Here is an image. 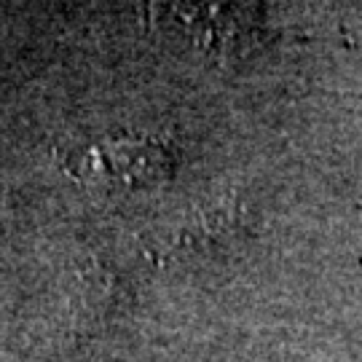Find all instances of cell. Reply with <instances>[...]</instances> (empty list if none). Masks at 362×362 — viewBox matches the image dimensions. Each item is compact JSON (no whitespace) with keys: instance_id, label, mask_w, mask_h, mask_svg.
I'll list each match as a JSON object with an SVG mask.
<instances>
[{"instance_id":"6da1fadb","label":"cell","mask_w":362,"mask_h":362,"mask_svg":"<svg viewBox=\"0 0 362 362\" xmlns=\"http://www.w3.org/2000/svg\"><path fill=\"white\" fill-rule=\"evenodd\" d=\"M148 25L209 57L247 52L260 33V0H148Z\"/></svg>"},{"instance_id":"7a4b0ae2","label":"cell","mask_w":362,"mask_h":362,"mask_svg":"<svg viewBox=\"0 0 362 362\" xmlns=\"http://www.w3.org/2000/svg\"><path fill=\"white\" fill-rule=\"evenodd\" d=\"M89 161L94 172H107L127 185L164 177L169 169L167 148L151 140H116L100 145L89 153Z\"/></svg>"}]
</instances>
